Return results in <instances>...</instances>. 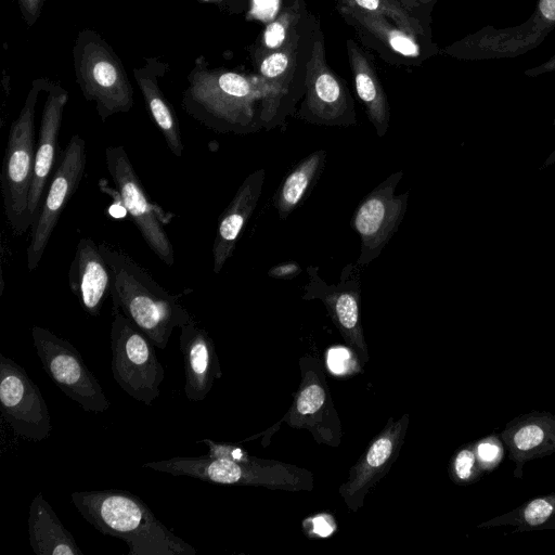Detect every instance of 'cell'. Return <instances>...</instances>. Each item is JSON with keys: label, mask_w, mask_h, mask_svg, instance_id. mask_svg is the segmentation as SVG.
I'll list each match as a JSON object with an SVG mask.
<instances>
[{"label": "cell", "mask_w": 555, "mask_h": 555, "mask_svg": "<svg viewBox=\"0 0 555 555\" xmlns=\"http://www.w3.org/2000/svg\"><path fill=\"white\" fill-rule=\"evenodd\" d=\"M0 410L14 434L42 441L52 431L51 416L37 384L12 359L0 353Z\"/></svg>", "instance_id": "cell-11"}, {"label": "cell", "mask_w": 555, "mask_h": 555, "mask_svg": "<svg viewBox=\"0 0 555 555\" xmlns=\"http://www.w3.org/2000/svg\"><path fill=\"white\" fill-rule=\"evenodd\" d=\"M312 522L314 532L321 537H327L334 530L333 525L325 516L315 517Z\"/></svg>", "instance_id": "cell-36"}, {"label": "cell", "mask_w": 555, "mask_h": 555, "mask_svg": "<svg viewBox=\"0 0 555 555\" xmlns=\"http://www.w3.org/2000/svg\"><path fill=\"white\" fill-rule=\"evenodd\" d=\"M168 65L157 59H149L142 67L133 69V77L143 95L146 109L160 130L170 152L182 157L184 144L177 114L160 90L159 79Z\"/></svg>", "instance_id": "cell-19"}, {"label": "cell", "mask_w": 555, "mask_h": 555, "mask_svg": "<svg viewBox=\"0 0 555 555\" xmlns=\"http://www.w3.org/2000/svg\"><path fill=\"white\" fill-rule=\"evenodd\" d=\"M180 350L184 362V393L189 401H203L214 379L220 377L218 358L208 333L191 319L180 327Z\"/></svg>", "instance_id": "cell-17"}, {"label": "cell", "mask_w": 555, "mask_h": 555, "mask_svg": "<svg viewBox=\"0 0 555 555\" xmlns=\"http://www.w3.org/2000/svg\"><path fill=\"white\" fill-rule=\"evenodd\" d=\"M405 8H408L411 12L418 15V10L424 4L429 3L433 0H399ZM420 16V15H418Z\"/></svg>", "instance_id": "cell-38"}, {"label": "cell", "mask_w": 555, "mask_h": 555, "mask_svg": "<svg viewBox=\"0 0 555 555\" xmlns=\"http://www.w3.org/2000/svg\"><path fill=\"white\" fill-rule=\"evenodd\" d=\"M351 354L346 348H332L327 353V365L335 374H343L349 370Z\"/></svg>", "instance_id": "cell-31"}, {"label": "cell", "mask_w": 555, "mask_h": 555, "mask_svg": "<svg viewBox=\"0 0 555 555\" xmlns=\"http://www.w3.org/2000/svg\"><path fill=\"white\" fill-rule=\"evenodd\" d=\"M555 506L548 499L542 498L531 501L524 509V520L529 526L544 524L553 515Z\"/></svg>", "instance_id": "cell-27"}, {"label": "cell", "mask_w": 555, "mask_h": 555, "mask_svg": "<svg viewBox=\"0 0 555 555\" xmlns=\"http://www.w3.org/2000/svg\"><path fill=\"white\" fill-rule=\"evenodd\" d=\"M28 533L36 555H83L41 492L29 506Z\"/></svg>", "instance_id": "cell-20"}, {"label": "cell", "mask_w": 555, "mask_h": 555, "mask_svg": "<svg viewBox=\"0 0 555 555\" xmlns=\"http://www.w3.org/2000/svg\"><path fill=\"white\" fill-rule=\"evenodd\" d=\"M479 457L485 462H492L499 455V448L491 442H482L478 447Z\"/></svg>", "instance_id": "cell-35"}, {"label": "cell", "mask_w": 555, "mask_h": 555, "mask_svg": "<svg viewBox=\"0 0 555 555\" xmlns=\"http://www.w3.org/2000/svg\"><path fill=\"white\" fill-rule=\"evenodd\" d=\"M354 282L326 285L325 299L332 306L339 324L346 330L356 327L359 321V292L351 288Z\"/></svg>", "instance_id": "cell-25"}, {"label": "cell", "mask_w": 555, "mask_h": 555, "mask_svg": "<svg viewBox=\"0 0 555 555\" xmlns=\"http://www.w3.org/2000/svg\"><path fill=\"white\" fill-rule=\"evenodd\" d=\"M31 337L43 370L63 393L88 412L109 408L98 378L68 340L38 325L33 326Z\"/></svg>", "instance_id": "cell-9"}, {"label": "cell", "mask_w": 555, "mask_h": 555, "mask_svg": "<svg viewBox=\"0 0 555 555\" xmlns=\"http://www.w3.org/2000/svg\"><path fill=\"white\" fill-rule=\"evenodd\" d=\"M319 26V20L309 12L287 46L272 52L250 54L255 74L268 89L261 112L263 121L271 120L305 93L307 65Z\"/></svg>", "instance_id": "cell-7"}, {"label": "cell", "mask_w": 555, "mask_h": 555, "mask_svg": "<svg viewBox=\"0 0 555 555\" xmlns=\"http://www.w3.org/2000/svg\"><path fill=\"white\" fill-rule=\"evenodd\" d=\"M324 390L317 384L305 388L297 400V410L300 414L315 413L324 403Z\"/></svg>", "instance_id": "cell-28"}, {"label": "cell", "mask_w": 555, "mask_h": 555, "mask_svg": "<svg viewBox=\"0 0 555 555\" xmlns=\"http://www.w3.org/2000/svg\"><path fill=\"white\" fill-rule=\"evenodd\" d=\"M67 101V91L60 85L50 82L41 115L34 177L28 198V218L31 227L40 210L56 160L59 133Z\"/></svg>", "instance_id": "cell-15"}, {"label": "cell", "mask_w": 555, "mask_h": 555, "mask_svg": "<svg viewBox=\"0 0 555 555\" xmlns=\"http://www.w3.org/2000/svg\"><path fill=\"white\" fill-rule=\"evenodd\" d=\"M105 164L120 204L131 217L147 247L167 266L175 263V249L166 224L173 217L150 201L122 145L105 149Z\"/></svg>", "instance_id": "cell-8"}, {"label": "cell", "mask_w": 555, "mask_h": 555, "mask_svg": "<svg viewBox=\"0 0 555 555\" xmlns=\"http://www.w3.org/2000/svg\"><path fill=\"white\" fill-rule=\"evenodd\" d=\"M309 14L306 0H289L274 20L262 30L250 54L276 51L287 46Z\"/></svg>", "instance_id": "cell-22"}, {"label": "cell", "mask_w": 555, "mask_h": 555, "mask_svg": "<svg viewBox=\"0 0 555 555\" xmlns=\"http://www.w3.org/2000/svg\"><path fill=\"white\" fill-rule=\"evenodd\" d=\"M337 2L382 15L417 39L429 42L426 26L420 16L411 12L399 0H337Z\"/></svg>", "instance_id": "cell-24"}, {"label": "cell", "mask_w": 555, "mask_h": 555, "mask_svg": "<svg viewBox=\"0 0 555 555\" xmlns=\"http://www.w3.org/2000/svg\"><path fill=\"white\" fill-rule=\"evenodd\" d=\"M86 165V141L80 135L73 134L62 152L60 164L31 227L26 248V264L29 271L38 267L64 208L79 188Z\"/></svg>", "instance_id": "cell-10"}, {"label": "cell", "mask_w": 555, "mask_h": 555, "mask_svg": "<svg viewBox=\"0 0 555 555\" xmlns=\"http://www.w3.org/2000/svg\"><path fill=\"white\" fill-rule=\"evenodd\" d=\"M300 114L310 121L325 125L354 121L353 102L346 85L326 62L325 40L320 26L307 65Z\"/></svg>", "instance_id": "cell-12"}, {"label": "cell", "mask_w": 555, "mask_h": 555, "mask_svg": "<svg viewBox=\"0 0 555 555\" xmlns=\"http://www.w3.org/2000/svg\"><path fill=\"white\" fill-rule=\"evenodd\" d=\"M76 81L104 122L133 106V89L125 67L111 46L94 30H81L73 47Z\"/></svg>", "instance_id": "cell-5"}, {"label": "cell", "mask_w": 555, "mask_h": 555, "mask_svg": "<svg viewBox=\"0 0 555 555\" xmlns=\"http://www.w3.org/2000/svg\"><path fill=\"white\" fill-rule=\"evenodd\" d=\"M197 442L204 443L208 447L209 452L207 455L210 457L229 459L236 462L245 461V453L240 448L218 443L210 439H202Z\"/></svg>", "instance_id": "cell-29"}, {"label": "cell", "mask_w": 555, "mask_h": 555, "mask_svg": "<svg viewBox=\"0 0 555 555\" xmlns=\"http://www.w3.org/2000/svg\"><path fill=\"white\" fill-rule=\"evenodd\" d=\"M324 157V151L312 153L286 177L275 198V207L281 217L289 214L300 203L321 169Z\"/></svg>", "instance_id": "cell-23"}, {"label": "cell", "mask_w": 555, "mask_h": 555, "mask_svg": "<svg viewBox=\"0 0 555 555\" xmlns=\"http://www.w3.org/2000/svg\"><path fill=\"white\" fill-rule=\"evenodd\" d=\"M300 272V268L296 262H285L273 267L269 271V275L273 278H293Z\"/></svg>", "instance_id": "cell-34"}, {"label": "cell", "mask_w": 555, "mask_h": 555, "mask_svg": "<svg viewBox=\"0 0 555 555\" xmlns=\"http://www.w3.org/2000/svg\"><path fill=\"white\" fill-rule=\"evenodd\" d=\"M544 438V430L539 425L528 424L515 433L513 442L519 451H531L538 448Z\"/></svg>", "instance_id": "cell-26"}, {"label": "cell", "mask_w": 555, "mask_h": 555, "mask_svg": "<svg viewBox=\"0 0 555 555\" xmlns=\"http://www.w3.org/2000/svg\"><path fill=\"white\" fill-rule=\"evenodd\" d=\"M182 94V107L194 119L219 132H246L254 128L258 103L268 89L256 74L211 68L203 56L195 61Z\"/></svg>", "instance_id": "cell-2"}, {"label": "cell", "mask_w": 555, "mask_h": 555, "mask_svg": "<svg viewBox=\"0 0 555 555\" xmlns=\"http://www.w3.org/2000/svg\"><path fill=\"white\" fill-rule=\"evenodd\" d=\"M401 176L402 172L390 176L356 210L352 225L361 238L360 264H366L379 254L404 215L406 194L395 195Z\"/></svg>", "instance_id": "cell-14"}, {"label": "cell", "mask_w": 555, "mask_h": 555, "mask_svg": "<svg viewBox=\"0 0 555 555\" xmlns=\"http://www.w3.org/2000/svg\"><path fill=\"white\" fill-rule=\"evenodd\" d=\"M475 464V455L469 450L461 451L455 459V473L459 478L467 479Z\"/></svg>", "instance_id": "cell-33"}, {"label": "cell", "mask_w": 555, "mask_h": 555, "mask_svg": "<svg viewBox=\"0 0 555 555\" xmlns=\"http://www.w3.org/2000/svg\"><path fill=\"white\" fill-rule=\"evenodd\" d=\"M336 10L357 31L362 43L389 64L418 66L430 55L429 42L417 39L382 15L339 2Z\"/></svg>", "instance_id": "cell-13"}, {"label": "cell", "mask_w": 555, "mask_h": 555, "mask_svg": "<svg viewBox=\"0 0 555 555\" xmlns=\"http://www.w3.org/2000/svg\"><path fill=\"white\" fill-rule=\"evenodd\" d=\"M205 1L221 3L223 0H205Z\"/></svg>", "instance_id": "cell-39"}, {"label": "cell", "mask_w": 555, "mask_h": 555, "mask_svg": "<svg viewBox=\"0 0 555 555\" xmlns=\"http://www.w3.org/2000/svg\"><path fill=\"white\" fill-rule=\"evenodd\" d=\"M72 502L103 534L128 545L129 555H195L196 550L171 532L138 495L125 490L73 492Z\"/></svg>", "instance_id": "cell-1"}, {"label": "cell", "mask_w": 555, "mask_h": 555, "mask_svg": "<svg viewBox=\"0 0 555 555\" xmlns=\"http://www.w3.org/2000/svg\"><path fill=\"white\" fill-rule=\"evenodd\" d=\"M99 246L112 271L113 310L125 314L157 348L165 349L175 328L193 319L180 304V296L164 289L124 251L107 243Z\"/></svg>", "instance_id": "cell-3"}, {"label": "cell", "mask_w": 555, "mask_h": 555, "mask_svg": "<svg viewBox=\"0 0 555 555\" xmlns=\"http://www.w3.org/2000/svg\"><path fill=\"white\" fill-rule=\"evenodd\" d=\"M540 10L544 17L555 21V0H541Z\"/></svg>", "instance_id": "cell-37"}, {"label": "cell", "mask_w": 555, "mask_h": 555, "mask_svg": "<svg viewBox=\"0 0 555 555\" xmlns=\"http://www.w3.org/2000/svg\"><path fill=\"white\" fill-rule=\"evenodd\" d=\"M348 62L359 100L378 135H384L389 124V104L375 68L367 54L353 39L346 41Z\"/></svg>", "instance_id": "cell-21"}, {"label": "cell", "mask_w": 555, "mask_h": 555, "mask_svg": "<svg viewBox=\"0 0 555 555\" xmlns=\"http://www.w3.org/2000/svg\"><path fill=\"white\" fill-rule=\"evenodd\" d=\"M68 285L83 311L98 317L111 297L112 271L100 246L90 237L79 240L68 270Z\"/></svg>", "instance_id": "cell-16"}, {"label": "cell", "mask_w": 555, "mask_h": 555, "mask_svg": "<svg viewBox=\"0 0 555 555\" xmlns=\"http://www.w3.org/2000/svg\"><path fill=\"white\" fill-rule=\"evenodd\" d=\"M50 81L37 78L33 81L24 105L12 122L0 173V188L8 223L16 235L31 228L28 218V198L35 168V113L41 91Z\"/></svg>", "instance_id": "cell-4"}, {"label": "cell", "mask_w": 555, "mask_h": 555, "mask_svg": "<svg viewBox=\"0 0 555 555\" xmlns=\"http://www.w3.org/2000/svg\"><path fill=\"white\" fill-rule=\"evenodd\" d=\"M263 181V169L250 173L219 218L212 244L214 273H219L232 256L238 236L257 206Z\"/></svg>", "instance_id": "cell-18"}, {"label": "cell", "mask_w": 555, "mask_h": 555, "mask_svg": "<svg viewBox=\"0 0 555 555\" xmlns=\"http://www.w3.org/2000/svg\"><path fill=\"white\" fill-rule=\"evenodd\" d=\"M112 374L118 386L137 401L150 405L159 397L165 369L153 341L125 314L112 312Z\"/></svg>", "instance_id": "cell-6"}, {"label": "cell", "mask_w": 555, "mask_h": 555, "mask_svg": "<svg viewBox=\"0 0 555 555\" xmlns=\"http://www.w3.org/2000/svg\"><path fill=\"white\" fill-rule=\"evenodd\" d=\"M392 443L388 438H380L376 440L370 448L366 462L372 467L383 465L391 454Z\"/></svg>", "instance_id": "cell-30"}, {"label": "cell", "mask_w": 555, "mask_h": 555, "mask_svg": "<svg viewBox=\"0 0 555 555\" xmlns=\"http://www.w3.org/2000/svg\"><path fill=\"white\" fill-rule=\"evenodd\" d=\"M46 0H17L24 22L31 27L38 21Z\"/></svg>", "instance_id": "cell-32"}]
</instances>
